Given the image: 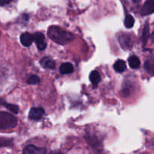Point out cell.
<instances>
[{"label": "cell", "mask_w": 154, "mask_h": 154, "mask_svg": "<svg viewBox=\"0 0 154 154\" xmlns=\"http://www.w3.org/2000/svg\"><path fill=\"white\" fill-rule=\"evenodd\" d=\"M74 71V68L72 64L70 63H65L61 65L60 67V72L61 74H64V75H67V74L72 73Z\"/></svg>", "instance_id": "9c48e42d"}, {"label": "cell", "mask_w": 154, "mask_h": 154, "mask_svg": "<svg viewBox=\"0 0 154 154\" xmlns=\"http://www.w3.org/2000/svg\"><path fill=\"white\" fill-rule=\"evenodd\" d=\"M17 125V119L11 114L0 111V130H8Z\"/></svg>", "instance_id": "7a4b0ae2"}, {"label": "cell", "mask_w": 154, "mask_h": 154, "mask_svg": "<svg viewBox=\"0 0 154 154\" xmlns=\"http://www.w3.org/2000/svg\"><path fill=\"white\" fill-rule=\"evenodd\" d=\"M149 35H150V28H149L148 23H146L144 26V29H143V33H142V42L143 45H145L147 43V40H148Z\"/></svg>", "instance_id": "5bb4252c"}, {"label": "cell", "mask_w": 154, "mask_h": 154, "mask_svg": "<svg viewBox=\"0 0 154 154\" xmlns=\"http://www.w3.org/2000/svg\"><path fill=\"white\" fill-rule=\"evenodd\" d=\"M132 1L134 3H139V2H141V0H132Z\"/></svg>", "instance_id": "44dd1931"}, {"label": "cell", "mask_w": 154, "mask_h": 154, "mask_svg": "<svg viewBox=\"0 0 154 154\" xmlns=\"http://www.w3.org/2000/svg\"><path fill=\"white\" fill-rule=\"evenodd\" d=\"M1 104L2 105H5L7 109H8L9 111H11L14 114H18V112H19V107H18L17 105H12V104H8L5 103V102H2Z\"/></svg>", "instance_id": "ac0fdd59"}, {"label": "cell", "mask_w": 154, "mask_h": 154, "mask_svg": "<svg viewBox=\"0 0 154 154\" xmlns=\"http://www.w3.org/2000/svg\"><path fill=\"white\" fill-rule=\"evenodd\" d=\"M46 150L45 148L38 147L35 145H28L23 149V154H45Z\"/></svg>", "instance_id": "8992f818"}, {"label": "cell", "mask_w": 154, "mask_h": 154, "mask_svg": "<svg viewBox=\"0 0 154 154\" xmlns=\"http://www.w3.org/2000/svg\"><path fill=\"white\" fill-rule=\"evenodd\" d=\"M114 69L116 72L122 73V72H123L126 69V63H125V62L123 60H117L114 64Z\"/></svg>", "instance_id": "8fae6325"}, {"label": "cell", "mask_w": 154, "mask_h": 154, "mask_svg": "<svg viewBox=\"0 0 154 154\" xmlns=\"http://www.w3.org/2000/svg\"><path fill=\"white\" fill-rule=\"evenodd\" d=\"M45 114V110L43 108H33L30 110L29 114V118L32 120H39Z\"/></svg>", "instance_id": "3957f363"}, {"label": "cell", "mask_w": 154, "mask_h": 154, "mask_svg": "<svg viewBox=\"0 0 154 154\" xmlns=\"http://www.w3.org/2000/svg\"><path fill=\"white\" fill-rule=\"evenodd\" d=\"M134 23H135V19H134L133 17L130 14L126 15L124 20L125 26L128 29H130L132 28V27H133Z\"/></svg>", "instance_id": "2e32d148"}, {"label": "cell", "mask_w": 154, "mask_h": 154, "mask_svg": "<svg viewBox=\"0 0 154 154\" xmlns=\"http://www.w3.org/2000/svg\"><path fill=\"white\" fill-rule=\"evenodd\" d=\"M119 42L125 50L130 49L132 47V41L129 35H123L119 37Z\"/></svg>", "instance_id": "52a82bcc"}, {"label": "cell", "mask_w": 154, "mask_h": 154, "mask_svg": "<svg viewBox=\"0 0 154 154\" xmlns=\"http://www.w3.org/2000/svg\"><path fill=\"white\" fill-rule=\"evenodd\" d=\"M51 154H60V153H51Z\"/></svg>", "instance_id": "7402d4cb"}, {"label": "cell", "mask_w": 154, "mask_h": 154, "mask_svg": "<svg viewBox=\"0 0 154 154\" xmlns=\"http://www.w3.org/2000/svg\"><path fill=\"white\" fill-rule=\"evenodd\" d=\"M153 13H154V0H147L141 8V15L145 16Z\"/></svg>", "instance_id": "5b68a950"}, {"label": "cell", "mask_w": 154, "mask_h": 154, "mask_svg": "<svg viewBox=\"0 0 154 154\" xmlns=\"http://www.w3.org/2000/svg\"><path fill=\"white\" fill-rule=\"evenodd\" d=\"M11 1H13V0H0V5H7L8 4V3H10Z\"/></svg>", "instance_id": "ffe728a7"}, {"label": "cell", "mask_w": 154, "mask_h": 154, "mask_svg": "<svg viewBox=\"0 0 154 154\" xmlns=\"http://www.w3.org/2000/svg\"><path fill=\"white\" fill-rule=\"evenodd\" d=\"M129 65L132 69H138L141 66V62L136 56H132L129 58Z\"/></svg>", "instance_id": "4fadbf2b"}, {"label": "cell", "mask_w": 154, "mask_h": 154, "mask_svg": "<svg viewBox=\"0 0 154 154\" xmlns=\"http://www.w3.org/2000/svg\"><path fill=\"white\" fill-rule=\"evenodd\" d=\"M13 144V141L10 138L0 137V147H11Z\"/></svg>", "instance_id": "e0dca14e"}, {"label": "cell", "mask_w": 154, "mask_h": 154, "mask_svg": "<svg viewBox=\"0 0 154 154\" xmlns=\"http://www.w3.org/2000/svg\"><path fill=\"white\" fill-rule=\"evenodd\" d=\"M41 65L45 69H54L56 66V63L50 58H43L40 61Z\"/></svg>", "instance_id": "30bf717a"}, {"label": "cell", "mask_w": 154, "mask_h": 154, "mask_svg": "<svg viewBox=\"0 0 154 154\" xmlns=\"http://www.w3.org/2000/svg\"><path fill=\"white\" fill-rule=\"evenodd\" d=\"M48 35L51 40L59 45H66L75 39V35L72 33L66 31L57 26L49 27L48 30Z\"/></svg>", "instance_id": "6da1fadb"}, {"label": "cell", "mask_w": 154, "mask_h": 154, "mask_svg": "<svg viewBox=\"0 0 154 154\" xmlns=\"http://www.w3.org/2000/svg\"><path fill=\"white\" fill-rule=\"evenodd\" d=\"M40 82V79L37 75H31L27 81L29 84H37Z\"/></svg>", "instance_id": "d6986e66"}, {"label": "cell", "mask_w": 154, "mask_h": 154, "mask_svg": "<svg viewBox=\"0 0 154 154\" xmlns=\"http://www.w3.org/2000/svg\"><path fill=\"white\" fill-rule=\"evenodd\" d=\"M90 80L92 84L95 86H97L101 81L100 74L97 71H93L90 75Z\"/></svg>", "instance_id": "7c38bea8"}, {"label": "cell", "mask_w": 154, "mask_h": 154, "mask_svg": "<svg viewBox=\"0 0 154 154\" xmlns=\"http://www.w3.org/2000/svg\"><path fill=\"white\" fill-rule=\"evenodd\" d=\"M144 67H145V69L149 73L154 75V57L147 60V61H146Z\"/></svg>", "instance_id": "9a60e30c"}, {"label": "cell", "mask_w": 154, "mask_h": 154, "mask_svg": "<svg viewBox=\"0 0 154 154\" xmlns=\"http://www.w3.org/2000/svg\"><path fill=\"white\" fill-rule=\"evenodd\" d=\"M20 39L21 44L25 47H29L34 41L33 35L29 32L22 33Z\"/></svg>", "instance_id": "ba28073f"}, {"label": "cell", "mask_w": 154, "mask_h": 154, "mask_svg": "<svg viewBox=\"0 0 154 154\" xmlns=\"http://www.w3.org/2000/svg\"><path fill=\"white\" fill-rule=\"evenodd\" d=\"M33 38L37 45V48L39 50L42 51L46 48L47 44L45 42V37L42 32H35L33 35Z\"/></svg>", "instance_id": "277c9868"}]
</instances>
